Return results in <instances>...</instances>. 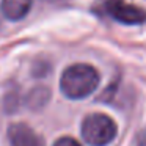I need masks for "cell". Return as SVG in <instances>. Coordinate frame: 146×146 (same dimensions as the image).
<instances>
[{
	"label": "cell",
	"mask_w": 146,
	"mask_h": 146,
	"mask_svg": "<svg viewBox=\"0 0 146 146\" xmlns=\"http://www.w3.org/2000/svg\"><path fill=\"white\" fill-rule=\"evenodd\" d=\"M101 82L98 69L91 64L77 63L63 71L60 77V90L68 99H85L96 91Z\"/></svg>",
	"instance_id": "obj_1"
},
{
	"label": "cell",
	"mask_w": 146,
	"mask_h": 146,
	"mask_svg": "<svg viewBox=\"0 0 146 146\" xmlns=\"http://www.w3.org/2000/svg\"><path fill=\"white\" fill-rule=\"evenodd\" d=\"M118 127L110 116L104 113H91L82 121V137L91 146H105L115 140Z\"/></svg>",
	"instance_id": "obj_2"
},
{
	"label": "cell",
	"mask_w": 146,
	"mask_h": 146,
	"mask_svg": "<svg viewBox=\"0 0 146 146\" xmlns=\"http://www.w3.org/2000/svg\"><path fill=\"white\" fill-rule=\"evenodd\" d=\"M104 10L108 16L124 25H138L146 21V11L135 5L124 3L123 0H105Z\"/></svg>",
	"instance_id": "obj_3"
},
{
	"label": "cell",
	"mask_w": 146,
	"mask_h": 146,
	"mask_svg": "<svg viewBox=\"0 0 146 146\" xmlns=\"http://www.w3.org/2000/svg\"><path fill=\"white\" fill-rule=\"evenodd\" d=\"M8 140L11 146H44L42 137L24 123L11 124L8 127Z\"/></svg>",
	"instance_id": "obj_4"
},
{
	"label": "cell",
	"mask_w": 146,
	"mask_h": 146,
	"mask_svg": "<svg viewBox=\"0 0 146 146\" xmlns=\"http://www.w3.org/2000/svg\"><path fill=\"white\" fill-rule=\"evenodd\" d=\"M33 0H2V11L10 21H21L29 14Z\"/></svg>",
	"instance_id": "obj_5"
},
{
	"label": "cell",
	"mask_w": 146,
	"mask_h": 146,
	"mask_svg": "<svg viewBox=\"0 0 146 146\" xmlns=\"http://www.w3.org/2000/svg\"><path fill=\"white\" fill-rule=\"evenodd\" d=\"M47 101H49V90L47 88H35L30 93L29 99H27V104L33 110H38V108L44 107Z\"/></svg>",
	"instance_id": "obj_6"
},
{
	"label": "cell",
	"mask_w": 146,
	"mask_h": 146,
	"mask_svg": "<svg viewBox=\"0 0 146 146\" xmlns=\"http://www.w3.org/2000/svg\"><path fill=\"white\" fill-rule=\"evenodd\" d=\"M54 146H82V145L72 137H61L54 143Z\"/></svg>",
	"instance_id": "obj_7"
}]
</instances>
